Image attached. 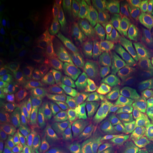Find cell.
Wrapping results in <instances>:
<instances>
[{"instance_id":"9a60e30c","label":"cell","mask_w":153,"mask_h":153,"mask_svg":"<svg viewBox=\"0 0 153 153\" xmlns=\"http://www.w3.org/2000/svg\"><path fill=\"white\" fill-rule=\"evenodd\" d=\"M72 125L70 120L65 119L50 130L44 136L47 146L54 147L60 144L70 133Z\"/></svg>"},{"instance_id":"4fadbf2b","label":"cell","mask_w":153,"mask_h":153,"mask_svg":"<svg viewBox=\"0 0 153 153\" xmlns=\"http://www.w3.org/2000/svg\"><path fill=\"white\" fill-rule=\"evenodd\" d=\"M66 82H54L36 93L38 101L53 110H58L59 97L65 87Z\"/></svg>"},{"instance_id":"4316f807","label":"cell","mask_w":153,"mask_h":153,"mask_svg":"<svg viewBox=\"0 0 153 153\" xmlns=\"http://www.w3.org/2000/svg\"><path fill=\"white\" fill-rule=\"evenodd\" d=\"M145 47L153 67V18L148 22V30L145 39Z\"/></svg>"},{"instance_id":"8fae6325","label":"cell","mask_w":153,"mask_h":153,"mask_svg":"<svg viewBox=\"0 0 153 153\" xmlns=\"http://www.w3.org/2000/svg\"><path fill=\"white\" fill-rule=\"evenodd\" d=\"M82 94L73 87L64 89L59 97L60 109L68 117H73L79 111L82 103Z\"/></svg>"},{"instance_id":"603a6c76","label":"cell","mask_w":153,"mask_h":153,"mask_svg":"<svg viewBox=\"0 0 153 153\" xmlns=\"http://www.w3.org/2000/svg\"><path fill=\"white\" fill-rule=\"evenodd\" d=\"M111 153H153L142 143H133L123 145L114 143Z\"/></svg>"},{"instance_id":"ac0fdd59","label":"cell","mask_w":153,"mask_h":153,"mask_svg":"<svg viewBox=\"0 0 153 153\" xmlns=\"http://www.w3.org/2000/svg\"><path fill=\"white\" fill-rule=\"evenodd\" d=\"M0 60H4L6 65L12 72L13 75L16 79H19V76L16 68V53L12 38H11L7 42L3 55L0 57Z\"/></svg>"},{"instance_id":"ba28073f","label":"cell","mask_w":153,"mask_h":153,"mask_svg":"<svg viewBox=\"0 0 153 153\" xmlns=\"http://www.w3.org/2000/svg\"><path fill=\"white\" fill-rule=\"evenodd\" d=\"M76 147L85 153H111L114 143L106 137L84 133L74 139Z\"/></svg>"},{"instance_id":"83f0119b","label":"cell","mask_w":153,"mask_h":153,"mask_svg":"<svg viewBox=\"0 0 153 153\" xmlns=\"http://www.w3.org/2000/svg\"><path fill=\"white\" fill-rule=\"evenodd\" d=\"M141 90L153 102V83L148 81L141 88Z\"/></svg>"},{"instance_id":"52a82bcc","label":"cell","mask_w":153,"mask_h":153,"mask_svg":"<svg viewBox=\"0 0 153 153\" xmlns=\"http://www.w3.org/2000/svg\"><path fill=\"white\" fill-rule=\"evenodd\" d=\"M114 120L91 114L85 116L80 121V128L85 133L95 134L108 138L114 143Z\"/></svg>"},{"instance_id":"484cf974","label":"cell","mask_w":153,"mask_h":153,"mask_svg":"<svg viewBox=\"0 0 153 153\" xmlns=\"http://www.w3.org/2000/svg\"><path fill=\"white\" fill-rule=\"evenodd\" d=\"M136 6L145 19L150 22L153 18V0L137 1Z\"/></svg>"},{"instance_id":"2e32d148","label":"cell","mask_w":153,"mask_h":153,"mask_svg":"<svg viewBox=\"0 0 153 153\" xmlns=\"http://www.w3.org/2000/svg\"><path fill=\"white\" fill-rule=\"evenodd\" d=\"M11 14L9 9L3 3L0 4V57L8 42L9 35L11 29Z\"/></svg>"},{"instance_id":"6da1fadb","label":"cell","mask_w":153,"mask_h":153,"mask_svg":"<svg viewBox=\"0 0 153 153\" xmlns=\"http://www.w3.org/2000/svg\"><path fill=\"white\" fill-rule=\"evenodd\" d=\"M97 41L94 32L80 30L64 48L61 55V65L70 79L81 80L87 75Z\"/></svg>"},{"instance_id":"8992f818","label":"cell","mask_w":153,"mask_h":153,"mask_svg":"<svg viewBox=\"0 0 153 153\" xmlns=\"http://www.w3.org/2000/svg\"><path fill=\"white\" fill-rule=\"evenodd\" d=\"M27 97L30 99L33 105L43 137L45 136V134L55 126L65 120V116L61 113L58 111L53 110L42 104L41 102L36 99L34 95L27 94Z\"/></svg>"},{"instance_id":"cb8c5ba5","label":"cell","mask_w":153,"mask_h":153,"mask_svg":"<svg viewBox=\"0 0 153 153\" xmlns=\"http://www.w3.org/2000/svg\"><path fill=\"white\" fill-rule=\"evenodd\" d=\"M13 93L11 89L0 87V108L1 112L8 117H12L11 113V102Z\"/></svg>"},{"instance_id":"d6986e66","label":"cell","mask_w":153,"mask_h":153,"mask_svg":"<svg viewBox=\"0 0 153 153\" xmlns=\"http://www.w3.org/2000/svg\"><path fill=\"white\" fill-rule=\"evenodd\" d=\"M0 82L2 87L7 89L21 91L22 88L14 78L12 72L9 70L4 60H0Z\"/></svg>"},{"instance_id":"30bf717a","label":"cell","mask_w":153,"mask_h":153,"mask_svg":"<svg viewBox=\"0 0 153 153\" xmlns=\"http://www.w3.org/2000/svg\"><path fill=\"white\" fill-rule=\"evenodd\" d=\"M64 80L56 74L50 72L40 71L28 74L24 82V87L27 94H33L38 92L54 82H63Z\"/></svg>"},{"instance_id":"ffe728a7","label":"cell","mask_w":153,"mask_h":153,"mask_svg":"<svg viewBox=\"0 0 153 153\" xmlns=\"http://www.w3.org/2000/svg\"><path fill=\"white\" fill-rule=\"evenodd\" d=\"M14 41V47L16 53V68L19 76L22 79H24L27 74L28 71L27 60L25 56L24 46L19 39L16 38H12Z\"/></svg>"},{"instance_id":"7a4b0ae2","label":"cell","mask_w":153,"mask_h":153,"mask_svg":"<svg viewBox=\"0 0 153 153\" xmlns=\"http://www.w3.org/2000/svg\"><path fill=\"white\" fill-rule=\"evenodd\" d=\"M150 72V63L145 53L144 45L134 47L128 62L122 72L126 86L133 89L139 87L146 80Z\"/></svg>"},{"instance_id":"7402d4cb","label":"cell","mask_w":153,"mask_h":153,"mask_svg":"<svg viewBox=\"0 0 153 153\" xmlns=\"http://www.w3.org/2000/svg\"><path fill=\"white\" fill-rule=\"evenodd\" d=\"M41 57L43 70H48L52 73H58L60 72V58L55 52L50 51L45 54H41Z\"/></svg>"},{"instance_id":"7c38bea8","label":"cell","mask_w":153,"mask_h":153,"mask_svg":"<svg viewBox=\"0 0 153 153\" xmlns=\"http://www.w3.org/2000/svg\"><path fill=\"white\" fill-rule=\"evenodd\" d=\"M148 26V20L141 14L135 5L131 19V34L134 47L144 45Z\"/></svg>"},{"instance_id":"5b68a950","label":"cell","mask_w":153,"mask_h":153,"mask_svg":"<svg viewBox=\"0 0 153 153\" xmlns=\"http://www.w3.org/2000/svg\"><path fill=\"white\" fill-rule=\"evenodd\" d=\"M135 94V91L133 89L126 88L121 76L119 74H116L106 85L91 94L88 101L89 104L91 106L97 103L118 99L133 101Z\"/></svg>"},{"instance_id":"f1b7e54d","label":"cell","mask_w":153,"mask_h":153,"mask_svg":"<svg viewBox=\"0 0 153 153\" xmlns=\"http://www.w3.org/2000/svg\"><path fill=\"white\" fill-rule=\"evenodd\" d=\"M0 153H11V152L9 150V148L6 147L5 145H1V148H0Z\"/></svg>"},{"instance_id":"d4e9b609","label":"cell","mask_w":153,"mask_h":153,"mask_svg":"<svg viewBox=\"0 0 153 153\" xmlns=\"http://www.w3.org/2000/svg\"><path fill=\"white\" fill-rule=\"evenodd\" d=\"M26 60H27L28 68L32 72V73L38 72V70H43L41 54H38L36 52L28 50Z\"/></svg>"},{"instance_id":"277c9868","label":"cell","mask_w":153,"mask_h":153,"mask_svg":"<svg viewBox=\"0 0 153 153\" xmlns=\"http://www.w3.org/2000/svg\"><path fill=\"white\" fill-rule=\"evenodd\" d=\"M131 102H128L114 119V144L123 145L143 142L135 125Z\"/></svg>"},{"instance_id":"3957f363","label":"cell","mask_w":153,"mask_h":153,"mask_svg":"<svg viewBox=\"0 0 153 153\" xmlns=\"http://www.w3.org/2000/svg\"><path fill=\"white\" fill-rule=\"evenodd\" d=\"M132 104L138 133L145 146L153 152V106L141 94H135Z\"/></svg>"},{"instance_id":"5bb4252c","label":"cell","mask_w":153,"mask_h":153,"mask_svg":"<svg viewBox=\"0 0 153 153\" xmlns=\"http://www.w3.org/2000/svg\"><path fill=\"white\" fill-rule=\"evenodd\" d=\"M129 101H132L125 99H118L97 103L91 105V107L93 114L112 119L118 116L124 106Z\"/></svg>"},{"instance_id":"9c48e42d","label":"cell","mask_w":153,"mask_h":153,"mask_svg":"<svg viewBox=\"0 0 153 153\" xmlns=\"http://www.w3.org/2000/svg\"><path fill=\"white\" fill-rule=\"evenodd\" d=\"M42 137L37 116L31 101L27 97V104L22 121L21 138L26 144H33L38 142Z\"/></svg>"},{"instance_id":"44dd1931","label":"cell","mask_w":153,"mask_h":153,"mask_svg":"<svg viewBox=\"0 0 153 153\" xmlns=\"http://www.w3.org/2000/svg\"><path fill=\"white\" fill-rule=\"evenodd\" d=\"M10 118L5 115L0 116V133L1 138L8 141H14L18 137V132Z\"/></svg>"},{"instance_id":"e0dca14e","label":"cell","mask_w":153,"mask_h":153,"mask_svg":"<svg viewBox=\"0 0 153 153\" xmlns=\"http://www.w3.org/2000/svg\"><path fill=\"white\" fill-rule=\"evenodd\" d=\"M25 110V97L22 90L14 91L13 92L11 102V113L13 118L17 123H22Z\"/></svg>"}]
</instances>
